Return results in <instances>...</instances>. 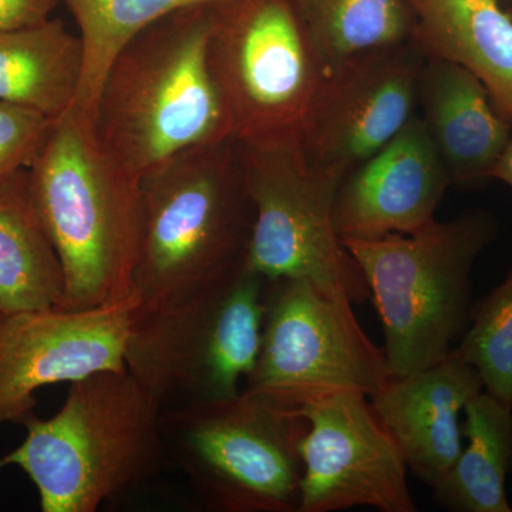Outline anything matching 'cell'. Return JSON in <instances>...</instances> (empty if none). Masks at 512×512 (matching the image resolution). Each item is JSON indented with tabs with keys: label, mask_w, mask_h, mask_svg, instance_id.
<instances>
[{
	"label": "cell",
	"mask_w": 512,
	"mask_h": 512,
	"mask_svg": "<svg viewBox=\"0 0 512 512\" xmlns=\"http://www.w3.org/2000/svg\"><path fill=\"white\" fill-rule=\"evenodd\" d=\"M137 308L134 293L93 308L0 315V424H23L42 387L127 370Z\"/></svg>",
	"instance_id": "obj_12"
},
{
	"label": "cell",
	"mask_w": 512,
	"mask_h": 512,
	"mask_svg": "<svg viewBox=\"0 0 512 512\" xmlns=\"http://www.w3.org/2000/svg\"><path fill=\"white\" fill-rule=\"evenodd\" d=\"M59 256L29 191V170L0 185V315L62 308Z\"/></svg>",
	"instance_id": "obj_19"
},
{
	"label": "cell",
	"mask_w": 512,
	"mask_h": 512,
	"mask_svg": "<svg viewBox=\"0 0 512 512\" xmlns=\"http://www.w3.org/2000/svg\"><path fill=\"white\" fill-rule=\"evenodd\" d=\"M424 62L426 56L410 40L333 70L303 133L306 161L342 181L379 153L419 111Z\"/></svg>",
	"instance_id": "obj_13"
},
{
	"label": "cell",
	"mask_w": 512,
	"mask_h": 512,
	"mask_svg": "<svg viewBox=\"0 0 512 512\" xmlns=\"http://www.w3.org/2000/svg\"><path fill=\"white\" fill-rule=\"evenodd\" d=\"M419 116L453 185L491 178L512 137L511 121L497 109L476 74L446 60L426 57L420 74Z\"/></svg>",
	"instance_id": "obj_16"
},
{
	"label": "cell",
	"mask_w": 512,
	"mask_h": 512,
	"mask_svg": "<svg viewBox=\"0 0 512 512\" xmlns=\"http://www.w3.org/2000/svg\"><path fill=\"white\" fill-rule=\"evenodd\" d=\"M305 429L296 410L245 390L164 407L161 416L168 460L214 512H298Z\"/></svg>",
	"instance_id": "obj_7"
},
{
	"label": "cell",
	"mask_w": 512,
	"mask_h": 512,
	"mask_svg": "<svg viewBox=\"0 0 512 512\" xmlns=\"http://www.w3.org/2000/svg\"><path fill=\"white\" fill-rule=\"evenodd\" d=\"M497 234L494 218L471 211L412 234L343 241L382 320L390 376L436 365L470 325L471 272Z\"/></svg>",
	"instance_id": "obj_5"
},
{
	"label": "cell",
	"mask_w": 512,
	"mask_h": 512,
	"mask_svg": "<svg viewBox=\"0 0 512 512\" xmlns=\"http://www.w3.org/2000/svg\"><path fill=\"white\" fill-rule=\"evenodd\" d=\"M55 121L39 111L0 101V185L29 170Z\"/></svg>",
	"instance_id": "obj_24"
},
{
	"label": "cell",
	"mask_w": 512,
	"mask_h": 512,
	"mask_svg": "<svg viewBox=\"0 0 512 512\" xmlns=\"http://www.w3.org/2000/svg\"><path fill=\"white\" fill-rule=\"evenodd\" d=\"M164 404L130 370L70 383L62 409L23 421L26 437L0 458L36 485L43 512H94L156 477L168 461Z\"/></svg>",
	"instance_id": "obj_3"
},
{
	"label": "cell",
	"mask_w": 512,
	"mask_h": 512,
	"mask_svg": "<svg viewBox=\"0 0 512 512\" xmlns=\"http://www.w3.org/2000/svg\"><path fill=\"white\" fill-rule=\"evenodd\" d=\"M450 185L417 111L386 147L340 181L333 210L336 231L342 241L412 234L436 221Z\"/></svg>",
	"instance_id": "obj_14"
},
{
	"label": "cell",
	"mask_w": 512,
	"mask_h": 512,
	"mask_svg": "<svg viewBox=\"0 0 512 512\" xmlns=\"http://www.w3.org/2000/svg\"><path fill=\"white\" fill-rule=\"evenodd\" d=\"M463 447L446 477L433 488L434 501L453 512H511L512 407L487 392L464 409Z\"/></svg>",
	"instance_id": "obj_20"
},
{
	"label": "cell",
	"mask_w": 512,
	"mask_h": 512,
	"mask_svg": "<svg viewBox=\"0 0 512 512\" xmlns=\"http://www.w3.org/2000/svg\"><path fill=\"white\" fill-rule=\"evenodd\" d=\"M239 147L252 208L245 264L269 282L308 279L353 303L369 288L336 231L339 180L306 161L299 144Z\"/></svg>",
	"instance_id": "obj_10"
},
{
	"label": "cell",
	"mask_w": 512,
	"mask_h": 512,
	"mask_svg": "<svg viewBox=\"0 0 512 512\" xmlns=\"http://www.w3.org/2000/svg\"><path fill=\"white\" fill-rule=\"evenodd\" d=\"M221 0H66L80 29L84 63L74 109L93 123L94 104L114 57L134 36L181 10Z\"/></svg>",
	"instance_id": "obj_22"
},
{
	"label": "cell",
	"mask_w": 512,
	"mask_h": 512,
	"mask_svg": "<svg viewBox=\"0 0 512 512\" xmlns=\"http://www.w3.org/2000/svg\"><path fill=\"white\" fill-rule=\"evenodd\" d=\"M212 8L181 10L144 29L104 74L94 133L138 178L194 148L234 140L208 63Z\"/></svg>",
	"instance_id": "obj_1"
},
{
	"label": "cell",
	"mask_w": 512,
	"mask_h": 512,
	"mask_svg": "<svg viewBox=\"0 0 512 512\" xmlns=\"http://www.w3.org/2000/svg\"><path fill=\"white\" fill-rule=\"evenodd\" d=\"M59 2L60 0H0V33L46 22Z\"/></svg>",
	"instance_id": "obj_25"
},
{
	"label": "cell",
	"mask_w": 512,
	"mask_h": 512,
	"mask_svg": "<svg viewBox=\"0 0 512 512\" xmlns=\"http://www.w3.org/2000/svg\"><path fill=\"white\" fill-rule=\"evenodd\" d=\"M352 305L308 279L269 282L258 360L242 390L296 412L328 394L375 393L392 376Z\"/></svg>",
	"instance_id": "obj_9"
},
{
	"label": "cell",
	"mask_w": 512,
	"mask_h": 512,
	"mask_svg": "<svg viewBox=\"0 0 512 512\" xmlns=\"http://www.w3.org/2000/svg\"><path fill=\"white\" fill-rule=\"evenodd\" d=\"M491 178L503 181L504 184L510 185L512 188V137L508 141L504 153L501 154L500 160L495 164Z\"/></svg>",
	"instance_id": "obj_26"
},
{
	"label": "cell",
	"mask_w": 512,
	"mask_h": 512,
	"mask_svg": "<svg viewBox=\"0 0 512 512\" xmlns=\"http://www.w3.org/2000/svg\"><path fill=\"white\" fill-rule=\"evenodd\" d=\"M83 43L62 20L0 33V101L59 120L76 106Z\"/></svg>",
	"instance_id": "obj_18"
},
{
	"label": "cell",
	"mask_w": 512,
	"mask_h": 512,
	"mask_svg": "<svg viewBox=\"0 0 512 512\" xmlns=\"http://www.w3.org/2000/svg\"><path fill=\"white\" fill-rule=\"evenodd\" d=\"M483 390L477 370L450 353L420 372L390 377L369 399L399 444L409 473L433 490L460 456L461 414Z\"/></svg>",
	"instance_id": "obj_15"
},
{
	"label": "cell",
	"mask_w": 512,
	"mask_h": 512,
	"mask_svg": "<svg viewBox=\"0 0 512 512\" xmlns=\"http://www.w3.org/2000/svg\"><path fill=\"white\" fill-rule=\"evenodd\" d=\"M136 323L171 311L245 264L254 208L234 140L194 148L141 178Z\"/></svg>",
	"instance_id": "obj_4"
},
{
	"label": "cell",
	"mask_w": 512,
	"mask_h": 512,
	"mask_svg": "<svg viewBox=\"0 0 512 512\" xmlns=\"http://www.w3.org/2000/svg\"><path fill=\"white\" fill-rule=\"evenodd\" d=\"M293 2L332 72L365 53L413 40L409 0Z\"/></svg>",
	"instance_id": "obj_21"
},
{
	"label": "cell",
	"mask_w": 512,
	"mask_h": 512,
	"mask_svg": "<svg viewBox=\"0 0 512 512\" xmlns=\"http://www.w3.org/2000/svg\"><path fill=\"white\" fill-rule=\"evenodd\" d=\"M451 353L477 370L484 392L512 407V266L474 303L470 325Z\"/></svg>",
	"instance_id": "obj_23"
},
{
	"label": "cell",
	"mask_w": 512,
	"mask_h": 512,
	"mask_svg": "<svg viewBox=\"0 0 512 512\" xmlns=\"http://www.w3.org/2000/svg\"><path fill=\"white\" fill-rule=\"evenodd\" d=\"M268 284L244 264L177 308L137 322L127 369L164 407L238 396L258 360Z\"/></svg>",
	"instance_id": "obj_8"
},
{
	"label": "cell",
	"mask_w": 512,
	"mask_h": 512,
	"mask_svg": "<svg viewBox=\"0 0 512 512\" xmlns=\"http://www.w3.org/2000/svg\"><path fill=\"white\" fill-rule=\"evenodd\" d=\"M298 413L306 423L298 512L417 511L406 458L366 393L328 394Z\"/></svg>",
	"instance_id": "obj_11"
},
{
	"label": "cell",
	"mask_w": 512,
	"mask_h": 512,
	"mask_svg": "<svg viewBox=\"0 0 512 512\" xmlns=\"http://www.w3.org/2000/svg\"><path fill=\"white\" fill-rule=\"evenodd\" d=\"M29 191L62 265L60 309L133 296L143 237L141 178L104 150L92 121L74 107L55 121L30 165Z\"/></svg>",
	"instance_id": "obj_2"
},
{
	"label": "cell",
	"mask_w": 512,
	"mask_h": 512,
	"mask_svg": "<svg viewBox=\"0 0 512 512\" xmlns=\"http://www.w3.org/2000/svg\"><path fill=\"white\" fill-rule=\"evenodd\" d=\"M413 42L476 74L512 123V18L497 0H409Z\"/></svg>",
	"instance_id": "obj_17"
},
{
	"label": "cell",
	"mask_w": 512,
	"mask_h": 512,
	"mask_svg": "<svg viewBox=\"0 0 512 512\" xmlns=\"http://www.w3.org/2000/svg\"><path fill=\"white\" fill-rule=\"evenodd\" d=\"M208 63L238 146H301L332 70L293 0L215 3Z\"/></svg>",
	"instance_id": "obj_6"
}]
</instances>
